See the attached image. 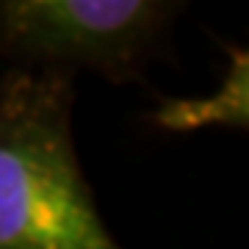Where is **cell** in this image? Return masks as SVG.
Returning <instances> with one entry per match:
<instances>
[{
	"mask_svg": "<svg viewBox=\"0 0 249 249\" xmlns=\"http://www.w3.org/2000/svg\"><path fill=\"white\" fill-rule=\"evenodd\" d=\"M155 124L172 133L199 130L208 124H230L247 130L249 122V58L244 50L230 53V70L222 89L199 100H166L152 114Z\"/></svg>",
	"mask_w": 249,
	"mask_h": 249,
	"instance_id": "3",
	"label": "cell"
},
{
	"mask_svg": "<svg viewBox=\"0 0 249 249\" xmlns=\"http://www.w3.org/2000/svg\"><path fill=\"white\" fill-rule=\"evenodd\" d=\"M72 100L70 75L0 80V249H122L78 163Z\"/></svg>",
	"mask_w": 249,
	"mask_h": 249,
	"instance_id": "1",
	"label": "cell"
},
{
	"mask_svg": "<svg viewBox=\"0 0 249 249\" xmlns=\"http://www.w3.org/2000/svg\"><path fill=\"white\" fill-rule=\"evenodd\" d=\"M180 9L166 0H0V53L22 70L133 80Z\"/></svg>",
	"mask_w": 249,
	"mask_h": 249,
	"instance_id": "2",
	"label": "cell"
}]
</instances>
